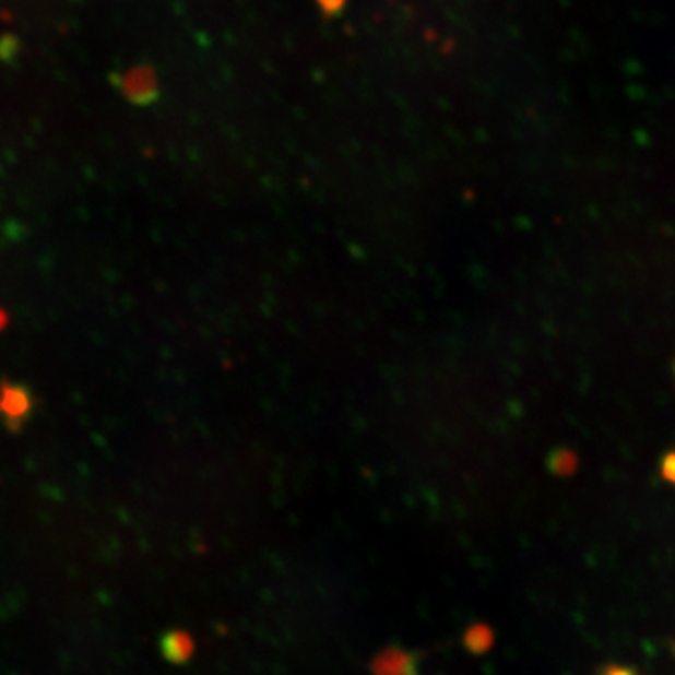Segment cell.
I'll return each instance as SVG.
<instances>
[{
	"label": "cell",
	"mask_w": 675,
	"mask_h": 675,
	"mask_svg": "<svg viewBox=\"0 0 675 675\" xmlns=\"http://www.w3.org/2000/svg\"><path fill=\"white\" fill-rule=\"evenodd\" d=\"M662 477L668 483L675 484V452H670L662 460Z\"/></svg>",
	"instance_id": "4"
},
{
	"label": "cell",
	"mask_w": 675,
	"mask_h": 675,
	"mask_svg": "<svg viewBox=\"0 0 675 675\" xmlns=\"http://www.w3.org/2000/svg\"><path fill=\"white\" fill-rule=\"evenodd\" d=\"M2 407L0 410L7 413L10 418H20L21 415H25L28 410V398L27 394L23 391H17V389H12V391L7 392L4 398H2Z\"/></svg>",
	"instance_id": "2"
},
{
	"label": "cell",
	"mask_w": 675,
	"mask_h": 675,
	"mask_svg": "<svg viewBox=\"0 0 675 675\" xmlns=\"http://www.w3.org/2000/svg\"><path fill=\"white\" fill-rule=\"evenodd\" d=\"M492 643H494V635H492V630L486 629V627H473V629L465 632V646H467L471 651H475V653L488 651V649L492 648Z\"/></svg>",
	"instance_id": "3"
},
{
	"label": "cell",
	"mask_w": 675,
	"mask_h": 675,
	"mask_svg": "<svg viewBox=\"0 0 675 675\" xmlns=\"http://www.w3.org/2000/svg\"><path fill=\"white\" fill-rule=\"evenodd\" d=\"M601 675H638L635 670L627 668V666H616V664H612V666H606L603 670V674Z\"/></svg>",
	"instance_id": "5"
},
{
	"label": "cell",
	"mask_w": 675,
	"mask_h": 675,
	"mask_svg": "<svg viewBox=\"0 0 675 675\" xmlns=\"http://www.w3.org/2000/svg\"><path fill=\"white\" fill-rule=\"evenodd\" d=\"M376 675H415V664L402 651H387L376 661Z\"/></svg>",
	"instance_id": "1"
}]
</instances>
